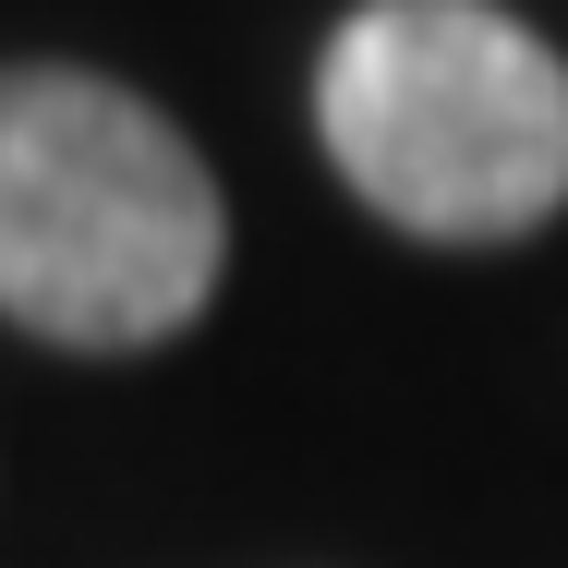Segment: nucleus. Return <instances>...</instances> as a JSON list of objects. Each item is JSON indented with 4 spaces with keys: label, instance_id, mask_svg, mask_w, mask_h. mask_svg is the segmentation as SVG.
Masks as SVG:
<instances>
[{
    "label": "nucleus",
    "instance_id": "2",
    "mask_svg": "<svg viewBox=\"0 0 568 568\" xmlns=\"http://www.w3.org/2000/svg\"><path fill=\"white\" fill-rule=\"evenodd\" d=\"M315 121L351 194L424 242H520L568 206V61L496 0H363Z\"/></svg>",
    "mask_w": 568,
    "mask_h": 568
},
{
    "label": "nucleus",
    "instance_id": "1",
    "mask_svg": "<svg viewBox=\"0 0 568 568\" xmlns=\"http://www.w3.org/2000/svg\"><path fill=\"white\" fill-rule=\"evenodd\" d=\"M206 158L110 73H0V315L61 351H158L219 291Z\"/></svg>",
    "mask_w": 568,
    "mask_h": 568
}]
</instances>
